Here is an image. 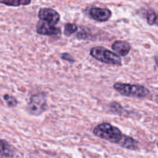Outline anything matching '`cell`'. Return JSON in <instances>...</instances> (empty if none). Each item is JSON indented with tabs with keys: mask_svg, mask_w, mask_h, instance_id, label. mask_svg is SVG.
<instances>
[{
	"mask_svg": "<svg viewBox=\"0 0 158 158\" xmlns=\"http://www.w3.org/2000/svg\"><path fill=\"white\" fill-rule=\"evenodd\" d=\"M38 17L40 20L46 22L52 26L56 25L60 19V15L57 11L51 8H41L39 10Z\"/></svg>",
	"mask_w": 158,
	"mask_h": 158,
	"instance_id": "cell-5",
	"label": "cell"
},
{
	"mask_svg": "<svg viewBox=\"0 0 158 158\" xmlns=\"http://www.w3.org/2000/svg\"><path fill=\"white\" fill-rule=\"evenodd\" d=\"M58 27L49 24L44 21L38 22L36 26V32L43 35H60L61 32Z\"/></svg>",
	"mask_w": 158,
	"mask_h": 158,
	"instance_id": "cell-7",
	"label": "cell"
},
{
	"mask_svg": "<svg viewBox=\"0 0 158 158\" xmlns=\"http://www.w3.org/2000/svg\"><path fill=\"white\" fill-rule=\"evenodd\" d=\"M15 154V150L4 140H0V156L2 157L10 158Z\"/></svg>",
	"mask_w": 158,
	"mask_h": 158,
	"instance_id": "cell-9",
	"label": "cell"
},
{
	"mask_svg": "<svg viewBox=\"0 0 158 158\" xmlns=\"http://www.w3.org/2000/svg\"><path fill=\"white\" fill-rule=\"evenodd\" d=\"M155 62H156V64H157V66H158V56L155 57Z\"/></svg>",
	"mask_w": 158,
	"mask_h": 158,
	"instance_id": "cell-17",
	"label": "cell"
},
{
	"mask_svg": "<svg viewBox=\"0 0 158 158\" xmlns=\"http://www.w3.org/2000/svg\"><path fill=\"white\" fill-rule=\"evenodd\" d=\"M78 29V26L75 23H66L64 26V34L66 36H70Z\"/></svg>",
	"mask_w": 158,
	"mask_h": 158,
	"instance_id": "cell-13",
	"label": "cell"
},
{
	"mask_svg": "<svg viewBox=\"0 0 158 158\" xmlns=\"http://www.w3.org/2000/svg\"><path fill=\"white\" fill-rule=\"evenodd\" d=\"M89 15L93 19L97 22H106L111 18L112 12L107 8L92 7L89 11Z\"/></svg>",
	"mask_w": 158,
	"mask_h": 158,
	"instance_id": "cell-6",
	"label": "cell"
},
{
	"mask_svg": "<svg viewBox=\"0 0 158 158\" xmlns=\"http://www.w3.org/2000/svg\"><path fill=\"white\" fill-rule=\"evenodd\" d=\"M155 100H156V101H157V103H158V95L157 96V97H156V99H155Z\"/></svg>",
	"mask_w": 158,
	"mask_h": 158,
	"instance_id": "cell-18",
	"label": "cell"
},
{
	"mask_svg": "<svg viewBox=\"0 0 158 158\" xmlns=\"http://www.w3.org/2000/svg\"><path fill=\"white\" fill-rule=\"evenodd\" d=\"M147 22L149 25H156L158 26V12L153 10H150L147 12Z\"/></svg>",
	"mask_w": 158,
	"mask_h": 158,
	"instance_id": "cell-12",
	"label": "cell"
},
{
	"mask_svg": "<svg viewBox=\"0 0 158 158\" xmlns=\"http://www.w3.org/2000/svg\"><path fill=\"white\" fill-rule=\"evenodd\" d=\"M112 49L114 53L117 54L118 56H126L131 51V46L127 42L117 40L113 43Z\"/></svg>",
	"mask_w": 158,
	"mask_h": 158,
	"instance_id": "cell-8",
	"label": "cell"
},
{
	"mask_svg": "<svg viewBox=\"0 0 158 158\" xmlns=\"http://www.w3.org/2000/svg\"><path fill=\"white\" fill-rule=\"evenodd\" d=\"M89 54L93 58L96 59L102 63H106V64L117 65V66L122 65V60L120 57L112 51L106 49V48L101 47V46H96L90 49Z\"/></svg>",
	"mask_w": 158,
	"mask_h": 158,
	"instance_id": "cell-3",
	"label": "cell"
},
{
	"mask_svg": "<svg viewBox=\"0 0 158 158\" xmlns=\"http://www.w3.org/2000/svg\"><path fill=\"white\" fill-rule=\"evenodd\" d=\"M31 3L30 0H8V1H0V4H4L9 6H27Z\"/></svg>",
	"mask_w": 158,
	"mask_h": 158,
	"instance_id": "cell-11",
	"label": "cell"
},
{
	"mask_svg": "<svg viewBox=\"0 0 158 158\" xmlns=\"http://www.w3.org/2000/svg\"><path fill=\"white\" fill-rule=\"evenodd\" d=\"M93 133L99 138L119 145H120L124 136L118 127L113 126L109 123L98 124L94 127Z\"/></svg>",
	"mask_w": 158,
	"mask_h": 158,
	"instance_id": "cell-1",
	"label": "cell"
},
{
	"mask_svg": "<svg viewBox=\"0 0 158 158\" xmlns=\"http://www.w3.org/2000/svg\"><path fill=\"white\" fill-rule=\"evenodd\" d=\"M3 99H4L9 107H15L18 104V101H17L16 99L12 96L9 95V94H5L3 96Z\"/></svg>",
	"mask_w": 158,
	"mask_h": 158,
	"instance_id": "cell-14",
	"label": "cell"
},
{
	"mask_svg": "<svg viewBox=\"0 0 158 158\" xmlns=\"http://www.w3.org/2000/svg\"><path fill=\"white\" fill-rule=\"evenodd\" d=\"M60 56H61V58L63 59V60H67L69 63H74V61H75V60H74V58L73 57V56H71L70 54L69 53H66V52L62 53Z\"/></svg>",
	"mask_w": 158,
	"mask_h": 158,
	"instance_id": "cell-16",
	"label": "cell"
},
{
	"mask_svg": "<svg viewBox=\"0 0 158 158\" xmlns=\"http://www.w3.org/2000/svg\"><path fill=\"white\" fill-rule=\"evenodd\" d=\"M89 36V33L88 32V30H86V29L83 28L80 31H79L78 33H77V37L80 40H85V39H88V37Z\"/></svg>",
	"mask_w": 158,
	"mask_h": 158,
	"instance_id": "cell-15",
	"label": "cell"
},
{
	"mask_svg": "<svg viewBox=\"0 0 158 158\" xmlns=\"http://www.w3.org/2000/svg\"><path fill=\"white\" fill-rule=\"evenodd\" d=\"M47 107L46 95L44 93L34 94L29 99V102L26 106L28 113L31 115L40 116L46 111Z\"/></svg>",
	"mask_w": 158,
	"mask_h": 158,
	"instance_id": "cell-4",
	"label": "cell"
},
{
	"mask_svg": "<svg viewBox=\"0 0 158 158\" xmlns=\"http://www.w3.org/2000/svg\"><path fill=\"white\" fill-rule=\"evenodd\" d=\"M114 89L121 95L136 98H144L151 94L148 88L138 84L116 83L114 84Z\"/></svg>",
	"mask_w": 158,
	"mask_h": 158,
	"instance_id": "cell-2",
	"label": "cell"
},
{
	"mask_svg": "<svg viewBox=\"0 0 158 158\" xmlns=\"http://www.w3.org/2000/svg\"><path fill=\"white\" fill-rule=\"evenodd\" d=\"M120 146L126 149L135 151L138 149V142L129 136L124 135Z\"/></svg>",
	"mask_w": 158,
	"mask_h": 158,
	"instance_id": "cell-10",
	"label": "cell"
}]
</instances>
